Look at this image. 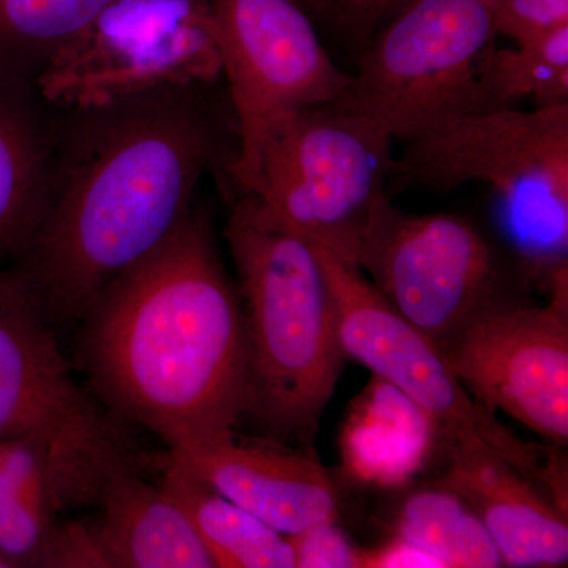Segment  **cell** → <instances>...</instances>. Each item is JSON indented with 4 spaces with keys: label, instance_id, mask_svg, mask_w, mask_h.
<instances>
[{
    "label": "cell",
    "instance_id": "cell-1",
    "mask_svg": "<svg viewBox=\"0 0 568 568\" xmlns=\"http://www.w3.org/2000/svg\"><path fill=\"white\" fill-rule=\"evenodd\" d=\"M78 351L93 394L168 450L237 429L250 406L244 310L203 213L104 290Z\"/></svg>",
    "mask_w": 568,
    "mask_h": 568
},
{
    "label": "cell",
    "instance_id": "cell-2",
    "mask_svg": "<svg viewBox=\"0 0 568 568\" xmlns=\"http://www.w3.org/2000/svg\"><path fill=\"white\" fill-rule=\"evenodd\" d=\"M84 114L10 272L52 331L80 325L111 283L174 233L219 148L186 91Z\"/></svg>",
    "mask_w": 568,
    "mask_h": 568
},
{
    "label": "cell",
    "instance_id": "cell-3",
    "mask_svg": "<svg viewBox=\"0 0 568 568\" xmlns=\"http://www.w3.org/2000/svg\"><path fill=\"white\" fill-rule=\"evenodd\" d=\"M224 239L237 271L250 355L246 417L274 439L312 443L346 361L316 246L242 193Z\"/></svg>",
    "mask_w": 568,
    "mask_h": 568
},
{
    "label": "cell",
    "instance_id": "cell-4",
    "mask_svg": "<svg viewBox=\"0 0 568 568\" xmlns=\"http://www.w3.org/2000/svg\"><path fill=\"white\" fill-rule=\"evenodd\" d=\"M390 181L439 192L484 183L530 263L567 267L568 103L447 119L405 141Z\"/></svg>",
    "mask_w": 568,
    "mask_h": 568
},
{
    "label": "cell",
    "instance_id": "cell-5",
    "mask_svg": "<svg viewBox=\"0 0 568 568\" xmlns=\"http://www.w3.org/2000/svg\"><path fill=\"white\" fill-rule=\"evenodd\" d=\"M0 440L39 452L61 514L97 507L112 477L153 463L129 424L78 383L54 331L17 282L0 298Z\"/></svg>",
    "mask_w": 568,
    "mask_h": 568
},
{
    "label": "cell",
    "instance_id": "cell-6",
    "mask_svg": "<svg viewBox=\"0 0 568 568\" xmlns=\"http://www.w3.org/2000/svg\"><path fill=\"white\" fill-rule=\"evenodd\" d=\"M394 144L375 122L335 104L290 112L265 134L241 190L306 242L357 267L388 197Z\"/></svg>",
    "mask_w": 568,
    "mask_h": 568
},
{
    "label": "cell",
    "instance_id": "cell-7",
    "mask_svg": "<svg viewBox=\"0 0 568 568\" xmlns=\"http://www.w3.org/2000/svg\"><path fill=\"white\" fill-rule=\"evenodd\" d=\"M222 74L212 0H114L39 63L33 82L44 102L89 112Z\"/></svg>",
    "mask_w": 568,
    "mask_h": 568
},
{
    "label": "cell",
    "instance_id": "cell-8",
    "mask_svg": "<svg viewBox=\"0 0 568 568\" xmlns=\"http://www.w3.org/2000/svg\"><path fill=\"white\" fill-rule=\"evenodd\" d=\"M316 250L334 295L346 357L365 365L416 403L433 418L448 446L503 459L536 484L547 485L556 503L567 507L562 476L556 473L549 452L519 439L491 409L476 402L439 343L407 323L361 268L321 246Z\"/></svg>",
    "mask_w": 568,
    "mask_h": 568
},
{
    "label": "cell",
    "instance_id": "cell-9",
    "mask_svg": "<svg viewBox=\"0 0 568 568\" xmlns=\"http://www.w3.org/2000/svg\"><path fill=\"white\" fill-rule=\"evenodd\" d=\"M496 0H410L366 43L335 106L395 141L473 112L478 69L496 43Z\"/></svg>",
    "mask_w": 568,
    "mask_h": 568
},
{
    "label": "cell",
    "instance_id": "cell-10",
    "mask_svg": "<svg viewBox=\"0 0 568 568\" xmlns=\"http://www.w3.org/2000/svg\"><path fill=\"white\" fill-rule=\"evenodd\" d=\"M212 7L237 115L231 173L242 189L271 126L290 112L338 102L353 74L336 65L298 0H212Z\"/></svg>",
    "mask_w": 568,
    "mask_h": 568
},
{
    "label": "cell",
    "instance_id": "cell-11",
    "mask_svg": "<svg viewBox=\"0 0 568 568\" xmlns=\"http://www.w3.org/2000/svg\"><path fill=\"white\" fill-rule=\"evenodd\" d=\"M357 268L422 334L444 343L488 305L496 282L491 246L447 213H407L390 196L377 209Z\"/></svg>",
    "mask_w": 568,
    "mask_h": 568
},
{
    "label": "cell",
    "instance_id": "cell-12",
    "mask_svg": "<svg viewBox=\"0 0 568 568\" xmlns=\"http://www.w3.org/2000/svg\"><path fill=\"white\" fill-rule=\"evenodd\" d=\"M548 306L487 305L439 343L459 381L556 446L568 443L567 267Z\"/></svg>",
    "mask_w": 568,
    "mask_h": 568
},
{
    "label": "cell",
    "instance_id": "cell-13",
    "mask_svg": "<svg viewBox=\"0 0 568 568\" xmlns=\"http://www.w3.org/2000/svg\"><path fill=\"white\" fill-rule=\"evenodd\" d=\"M166 455L284 536L338 518L339 496L327 470L274 437L254 439L230 429Z\"/></svg>",
    "mask_w": 568,
    "mask_h": 568
},
{
    "label": "cell",
    "instance_id": "cell-14",
    "mask_svg": "<svg viewBox=\"0 0 568 568\" xmlns=\"http://www.w3.org/2000/svg\"><path fill=\"white\" fill-rule=\"evenodd\" d=\"M448 454L450 466L435 485L450 489L476 511L503 567L566 566V508L503 459L457 446H448Z\"/></svg>",
    "mask_w": 568,
    "mask_h": 568
},
{
    "label": "cell",
    "instance_id": "cell-15",
    "mask_svg": "<svg viewBox=\"0 0 568 568\" xmlns=\"http://www.w3.org/2000/svg\"><path fill=\"white\" fill-rule=\"evenodd\" d=\"M97 508L84 526L100 567L215 568L181 507L142 470L112 477Z\"/></svg>",
    "mask_w": 568,
    "mask_h": 568
},
{
    "label": "cell",
    "instance_id": "cell-16",
    "mask_svg": "<svg viewBox=\"0 0 568 568\" xmlns=\"http://www.w3.org/2000/svg\"><path fill=\"white\" fill-rule=\"evenodd\" d=\"M29 71L0 55V268L20 257L50 196V133Z\"/></svg>",
    "mask_w": 568,
    "mask_h": 568
},
{
    "label": "cell",
    "instance_id": "cell-17",
    "mask_svg": "<svg viewBox=\"0 0 568 568\" xmlns=\"http://www.w3.org/2000/svg\"><path fill=\"white\" fill-rule=\"evenodd\" d=\"M436 433L425 410L375 376L343 429V466L364 484L398 487L425 465Z\"/></svg>",
    "mask_w": 568,
    "mask_h": 568
},
{
    "label": "cell",
    "instance_id": "cell-18",
    "mask_svg": "<svg viewBox=\"0 0 568 568\" xmlns=\"http://www.w3.org/2000/svg\"><path fill=\"white\" fill-rule=\"evenodd\" d=\"M159 485L181 507L213 567L294 568L287 536L207 487L164 455Z\"/></svg>",
    "mask_w": 568,
    "mask_h": 568
},
{
    "label": "cell",
    "instance_id": "cell-19",
    "mask_svg": "<svg viewBox=\"0 0 568 568\" xmlns=\"http://www.w3.org/2000/svg\"><path fill=\"white\" fill-rule=\"evenodd\" d=\"M568 103V24L547 36L511 47L489 48L478 69L476 111Z\"/></svg>",
    "mask_w": 568,
    "mask_h": 568
},
{
    "label": "cell",
    "instance_id": "cell-20",
    "mask_svg": "<svg viewBox=\"0 0 568 568\" xmlns=\"http://www.w3.org/2000/svg\"><path fill=\"white\" fill-rule=\"evenodd\" d=\"M396 534L439 560L443 568L503 567L476 511L439 485L407 497L396 519Z\"/></svg>",
    "mask_w": 568,
    "mask_h": 568
},
{
    "label": "cell",
    "instance_id": "cell-21",
    "mask_svg": "<svg viewBox=\"0 0 568 568\" xmlns=\"http://www.w3.org/2000/svg\"><path fill=\"white\" fill-rule=\"evenodd\" d=\"M114 0H0V55L31 70Z\"/></svg>",
    "mask_w": 568,
    "mask_h": 568
},
{
    "label": "cell",
    "instance_id": "cell-22",
    "mask_svg": "<svg viewBox=\"0 0 568 568\" xmlns=\"http://www.w3.org/2000/svg\"><path fill=\"white\" fill-rule=\"evenodd\" d=\"M58 517L41 510L0 469V552L14 567H48L61 532Z\"/></svg>",
    "mask_w": 568,
    "mask_h": 568
},
{
    "label": "cell",
    "instance_id": "cell-23",
    "mask_svg": "<svg viewBox=\"0 0 568 568\" xmlns=\"http://www.w3.org/2000/svg\"><path fill=\"white\" fill-rule=\"evenodd\" d=\"M568 24V0H496L495 36L514 44Z\"/></svg>",
    "mask_w": 568,
    "mask_h": 568
},
{
    "label": "cell",
    "instance_id": "cell-24",
    "mask_svg": "<svg viewBox=\"0 0 568 568\" xmlns=\"http://www.w3.org/2000/svg\"><path fill=\"white\" fill-rule=\"evenodd\" d=\"M297 568H365L366 549L355 547L334 521L290 536Z\"/></svg>",
    "mask_w": 568,
    "mask_h": 568
},
{
    "label": "cell",
    "instance_id": "cell-25",
    "mask_svg": "<svg viewBox=\"0 0 568 568\" xmlns=\"http://www.w3.org/2000/svg\"><path fill=\"white\" fill-rule=\"evenodd\" d=\"M410 0H332L331 13L347 33L368 43Z\"/></svg>",
    "mask_w": 568,
    "mask_h": 568
},
{
    "label": "cell",
    "instance_id": "cell-26",
    "mask_svg": "<svg viewBox=\"0 0 568 568\" xmlns=\"http://www.w3.org/2000/svg\"><path fill=\"white\" fill-rule=\"evenodd\" d=\"M365 568H443L439 560L396 537L377 549H366Z\"/></svg>",
    "mask_w": 568,
    "mask_h": 568
},
{
    "label": "cell",
    "instance_id": "cell-27",
    "mask_svg": "<svg viewBox=\"0 0 568 568\" xmlns=\"http://www.w3.org/2000/svg\"><path fill=\"white\" fill-rule=\"evenodd\" d=\"M305 9H310L313 13L328 14L331 13L332 0H298Z\"/></svg>",
    "mask_w": 568,
    "mask_h": 568
},
{
    "label": "cell",
    "instance_id": "cell-28",
    "mask_svg": "<svg viewBox=\"0 0 568 568\" xmlns=\"http://www.w3.org/2000/svg\"><path fill=\"white\" fill-rule=\"evenodd\" d=\"M14 280L13 276L10 275V272L3 271L0 268V298L3 297L9 291L11 286H13Z\"/></svg>",
    "mask_w": 568,
    "mask_h": 568
},
{
    "label": "cell",
    "instance_id": "cell-29",
    "mask_svg": "<svg viewBox=\"0 0 568 568\" xmlns=\"http://www.w3.org/2000/svg\"><path fill=\"white\" fill-rule=\"evenodd\" d=\"M0 568H14L13 564H11L2 552H0Z\"/></svg>",
    "mask_w": 568,
    "mask_h": 568
}]
</instances>
